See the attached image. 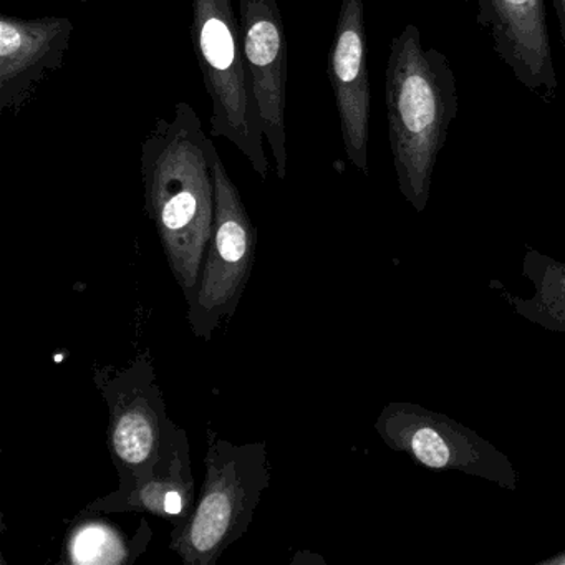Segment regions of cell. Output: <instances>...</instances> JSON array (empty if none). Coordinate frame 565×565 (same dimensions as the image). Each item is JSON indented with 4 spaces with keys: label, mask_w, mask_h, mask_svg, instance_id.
<instances>
[{
    "label": "cell",
    "mask_w": 565,
    "mask_h": 565,
    "mask_svg": "<svg viewBox=\"0 0 565 565\" xmlns=\"http://www.w3.org/2000/svg\"><path fill=\"white\" fill-rule=\"evenodd\" d=\"M214 217L186 319L198 339L211 342L239 307L256 263L257 230L217 150L213 154Z\"/></svg>",
    "instance_id": "8992f818"
},
{
    "label": "cell",
    "mask_w": 565,
    "mask_h": 565,
    "mask_svg": "<svg viewBox=\"0 0 565 565\" xmlns=\"http://www.w3.org/2000/svg\"><path fill=\"white\" fill-rule=\"evenodd\" d=\"M554 9L557 12L558 28H561L562 45L565 49V0H554Z\"/></svg>",
    "instance_id": "5bb4252c"
},
{
    "label": "cell",
    "mask_w": 565,
    "mask_h": 565,
    "mask_svg": "<svg viewBox=\"0 0 565 565\" xmlns=\"http://www.w3.org/2000/svg\"><path fill=\"white\" fill-rule=\"evenodd\" d=\"M204 466L193 512L171 532L170 548L184 565H214L243 539L273 476L266 443L234 445L213 431Z\"/></svg>",
    "instance_id": "3957f363"
},
{
    "label": "cell",
    "mask_w": 565,
    "mask_h": 565,
    "mask_svg": "<svg viewBox=\"0 0 565 565\" xmlns=\"http://www.w3.org/2000/svg\"><path fill=\"white\" fill-rule=\"evenodd\" d=\"M214 151L200 115L184 102L173 117L158 118L141 143L145 211L186 302L196 290L213 230Z\"/></svg>",
    "instance_id": "6da1fadb"
},
{
    "label": "cell",
    "mask_w": 565,
    "mask_h": 565,
    "mask_svg": "<svg viewBox=\"0 0 565 565\" xmlns=\"http://www.w3.org/2000/svg\"><path fill=\"white\" fill-rule=\"evenodd\" d=\"M327 74L335 97L347 158L366 174L372 92L363 0H342L340 4Z\"/></svg>",
    "instance_id": "ba28073f"
},
{
    "label": "cell",
    "mask_w": 565,
    "mask_h": 565,
    "mask_svg": "<svg viewBox=\"0 0 565 565\" xmlns=\"http://www.w3.org/2000/svg\"><path fill=\"white\" fill-rule=\"evenodd\" d=\"M478 25L489 32L494 54L534 97L551 104L557 95L544 0H476Z\"/></svg>",
    "instance_id": "9c48e42d"
},
{
    "label": "cell",
    "mask_w": 565,
    "mask_h": 565,
    "mask_svg": "<svg viewBox=\"0 0 565 565\" xmlns=\"http://www.w3.org/2000/svg\"><path fill=\"white\" fill-rule=\"evenodd\" d=\"M151 539L153 531L147 519H141L130 535L104 512H82L65 535L62 564L131 565L147 552Z\"/></svg>",
    "instance_id": "7c38bea8"
},
{
    "label": "cell",
    "mask_w": 565,
    "mask_h": 565,
    "mask_svg": "<svg viewBox=\"0 0 565 565\" xmlns=\"http://www.w3.org/2000/svg\"><path fill=\"white\" fill-rule=\"evenodd\" d=\"M196 484L191 469L190 439H183L167 465L128 488L115 489L95 499L82 512H143L173 525L186 521L196 504Z\"/></svg>",
    "instance_id": "8fae6325"
},
{
    "label": "cell",
    "mask_w": 565,
    "mask_h": 565,
    "mask_svg": "<svg viewBox=\"0 0 565 565\" xmlns=\"http://www.w3.org/2000/svg\"><path fill=\"white\" fill-rule=\"evenodd\" d=\"M243 57L277 177L287 174L286 98L289 54L277 0H239Z\"/></svg>",
    "instance_id": "52a82bcc"
},
{
    "label": "cell",
    "mask_w": 565,
    "mask_h": 565,
    "mask_svg": "<svg viewBox=\"0 0 565 565\" xmlns=\"http://www.w3.org/2000/svg\"><path fill=\"white\" fill-rule=\"evenodd\" d=\"M385 104L399 186L422 206L449 127L458 117V84L448 57L438 49L423 47L416 25H405L390 44Z\"/></svg>",
    "instance_id": "7a4b0ae2"
},
{
    "label": "cell",
    "mask_w": 565,
    "mask_h": 565,
    "mask_svg": "<svg viewBox=\"0 0 565 565\" xmlns=\"http://www.w3.org/2000/svg\"><path fill=\"white\" fill-rule=\"evenodd\" d=\"M191 39L211 100V135L233 143L266 181L269 160L264 147L256 98L243 57L239 18L233 0H191Z\"/></svg>",
    "instance_id": "277c9868"
},
{
    "label": "cell",
    "mask_w": 565,
    "mask_h": 565,
    "mask_svg": "<svg viewBox=\"0 0 565 565\" xmlns=\"http://www.w3.org/2000/svg\"><path fill=\"white\" fill-rule=\"evenodd\" d=\"M413 449L423 465L429 468H443L448 462V446L443 441L441 436L433 429H419L413 438Z\"/></svg>",
    "instance_id": "4fadbf2b"
},
{
    "label": "cell",
    "mask_w": 565,
    "mask_h": 565,
    "mask_svg": "<svg viewBox=\"0 0 565 565\" xmlns=\"http://www.w3.org/2000/svg\"><path fill=\"white\" fill-rule=\"evenodd\" d=\"M94 379L107 403L108 451L118 488H128L167 465L188 433L168 416L150 352L124 366H102Z\"/></svg>",
    "instance_id": "5b68a950"
},
{
    "label": "cell",
    "mask_w": 565,
    "mask_h": 565,
    "mask_svg": "<svg viewBox=\"0 0 565 565\" xmlns=\"http://www.w3.org/2000/svg\"><path fill=\"white\" fill-rule=\"evenodd\" d=\"M74 24L61 15L0 18V111L15 114L64 64Z\"/></svg>",
    "instance_id": "30bf717a"
}]
</instances>
